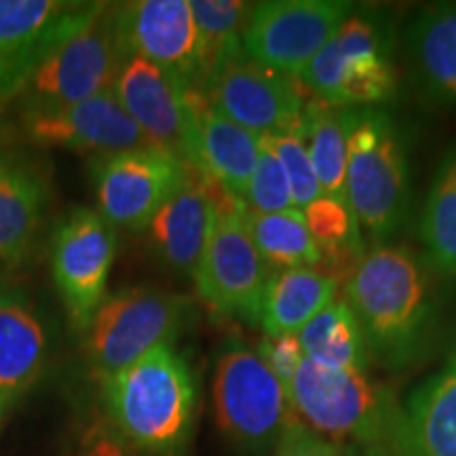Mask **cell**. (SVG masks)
I'll use <instances>...</instances> for the list:
<instances>
[{"label":"cell","instance_id":"6da1fadb","mask_svg":"<svg viewBox=\"0 0 456 456\" xmlns=\"http://www.w3.org/2000/svg\"><path fill=\"white\" fill-rule=\"evenodd\" d=\"M436 273L408 245H376L346 277L345 302L355 315L370 359L385 368L412 366L437 328Z\"/></svg>","mask_w":456,"mask_h":456},{"label":"cell","instance_id":"7a4b0ae2","mask_svg":"<svg viewBox=\"0 0 456 456\" xmlns=\"http://www.w3.org/2000/svg\"><path fill=\"white\" fill-rule=\"evenodd\" d=\"M106 419L144 456H182L195 423L197 387L174 346L146 353L102 380Z\"/></svg>","mask_w":456,"mask_h":456},{"label":"cell","instance_id":"3957f363","mask_svg":"<svg viewBox=\"0 0 456 456\" xmlns=\"http://www.w3.org/2000/svg\"><path fill=\"white\" fill-rule=\"evenodd\" d=\"M288 399L296 420L336 446L399 452L403 410L389 387L366 372L323 368L305 357Z\"/></svg>","mask_w":456,"mask_h":456},{"label":"cell","instance_id":"277c9868","mask_svg":"<svg viewBox=\"0 0 456 456\" xmlns=\"http://www.w3.org/2000/svg\"><path fill=\"white\" fill-rule=\"evenodd\" d=\"M346 201L374 248L397 235L406 220V134L383 106L346 108Z\"/></svg>","mask_w":456,"mask_h":456},{"label":"cell","instance_id":"5b68a950","mask_svg":"<svg viewBox=\"0 0 456 456\" xmlns=\"http://www.w3.org/2000/svg\"><path fill=\"white\" fill-rule=\"evenodd\" d=\"M311 98L336 108L383 106L397 91L395 28L380 9H353L298 77Z\"/></svg>","mask_w":456,"mask_h":456},{"label":"cell","instance_id":"8992f818","mask_svg":"<svg viewBox=\"0 0 456 456\" xmlns=\"http://www.w3.org/2000/svg\"><path fill=\"white\" fill-rule=\"evenodd\" d=\"M127 55L112 4L94 3L85 20L43 57L21 91V114L51 112L112 91Z\"/></svg>","mask_w":456,"mask_h":456},{"label":"cell","instance_id":"52a82bcc","mask_svg":"<svg viewBox=\"0 0 456 456\" xmlns=\"http://www.w3.org/2000/svg\"><path fill=\"white\" fill-rule=\"evenodd\" d=\"M192 315V302L157 288H127L108 296L85 332V353L100 380L146 353L174 346Z\"/></svg>","mask_w":456,"mask_h":456},{"label":"cell","instance_id":"ba28073f","mask_svg":"<svg viewBox=\"0 0 456 456\" xmlns=\"http://www.w3.org/2000/svg\"><path fill=\"white\" fill-rule=\"evenodd\" d=\"M212 182V228L195 273L197 294L214 313L258 323L271 269L249 235L245 208Z\"/></svg>","mask_w":456,"mask_h":456},{"label":"cell","instance_id":"9c48e42d","mask_svg":"<svg viewBox=\"0 0 456 456\" xmlns=\"http://www.w3.org/2000/svg\"><path fill=\"white\" fill-rule=\"evenodd\" d=\"M212 391L220 431L226 440L252 454L275 448L294 419L288 389L258 351L239 338L222 345Z\"/></svg>","mask_w":456,"mask_h":456},{"label":"cell","instance_id":"30bf717a","mask_svg":"<svg viewBox=\"0 0 456 456\" xmlns=\"http://www.w3.org/2000/svg\"><path fill=\"white\" fill-rule=\"evenodd\" d=\"M305 91L298 78L252 60L241 43L216 61L203 85L205 98L216 110L258 138L302 129L305 108L311 100Z\"/></svg>","mask_w":456,"mask_h":456},{"label":"cell","instance_id":"8fae6325","mask_svg":"<svg viewBox=\"0 0 456 456\" xmlns=\"http://www.w3.org/2000/svg\"><path fill=\"white\" fill-rule=\"evenodd\" d=\"M353 9L355 4L345 0L254 3L241 34V47L258 64L298 78Z\"/></svg>","mask_w":456,"mask_h":456},{"label":"cell","instance_id":"7c38bea8","mask_svg":"<svg viewBox=\"0 0 456 456\" xmlns=\"http://www.w3.org/2000/svg\"><path fill=\"white\" fill-rule=\"evenodd\" d=\"M191 171V165L155 146L95 159L91 163V182L98 212L114 228L144 231Z\"/></svg>","mask_w":456,"mask_h":456},{"label":"cell","instance_id":"4fadbf2b","mask_svg":"<svg viewBox=\"0 0 456 456\" xmlns=\"http://www.w3.org/2000/svg\"><path fill=\"white\" fill-rule=\"evenodd\" d=\"M117 254V231L100 212L78 208L57 226L51 271L74 328L87 332L108 298V277Z\"/></svg>","mask_w":456,"mask_h":456},{"label":"cell","instance_id":"5bb4252c","mask_svg":"<svg viewBox=\"0 0 456 456\" xmlns=\"http://www.w3.org/2000/svg\"><path fill=\"white\" fill-rule=\"evenodd\" d=\"M118 41L127 57H142L186 89L203 91L199 32L191 0H135L112 4Z\"/></svg>","mask_w":456,"mask_h":456},{"label":"cell","instance_id":"9a60e30c","mask_svg":"<svg viewBox=\"0 0 456 456\" xmlns=\"http://www.w3.org/2000/svg\"><path fill=\"white\" fill-rule=\"evenodd\" d=\"M114 94L148 144L195 169V121L184 85L142 57H127Z\"/></svg>","mask_w":456,"mask_h":456},{"label":"cell","instance_id":"2e32d148","mask_svg":"<svg viewBox=\"0 0 456 456\" xmlns=\"http://www.w3.org/2000/svg\"><path fill=\"white\" fill-rule=\"evenodd\" d=\"M91 4L0 0V106L21 95L43 57L81 24Z\"/></svg>","mask_w":456,"mask_h":456},{"label":"cell","instance_id":"e0dca14e","mask_svg":"<svg viewBox=\"0 0 456 456\" xmlns=\"http://www.w3.org/2000/svg\"><path fill=\"white\" fill-rule=\"evenodd\" d=\"M21 127L28 140L38 146L95 152L100 157L151 146L114 89L60 110L21 114Z\"/></svg>","mask_w":456,"mask_h":456},{"label":"cell","instance_id":"ac0fdd59","mask_svg":"<svg viewBox=\"0 0 456 456\" xmlns=\"http://www.w3.org/2000/svg\"><path fill=\"white\" fill-rule=\"evenodd\" d=\"M195 121V169L243 201L260 157V138L209 104L203 91L188 89Z\"/></svg>","mask_w":456,"mask_h":456},{"label":"cell","instance_id":"d6986e66","mask_svg":"<svg viewBox=\"0 0 456 456\" xmlns=\"http://www.w3.org/2000/svg\"><path fill=\"white\" fill-rule=\"evenodd\" d=\"M212 228V182L197 169L167 199L148 224L152 245L165 265L195 277Z\"/></svg>","mask_w":456,"mask_h":456},{"label":"cell","instance_id":"ffe728a7","mask_svg":"<svg viewBox=\"0 0 456 456\" xmlns=\"http://www.w3.org/2000/svg\"><path fill=\"white\" fill-rule=\"evenodd\" d=\"M410 78L440 106H456V3L420 11L403 37Z\"/></svg>","mask_w":456,"mask_h":456},{"label":"cell","instance_id":"44dd1931","mask_svg":"<svg viewBox=\"0 0 456 456\" xmlns=\"http://www.w3.org/2000/svg\"><path fill=\"white\" fill-rule=\"evenodd\" d=\"M399 454L456 456V357L410 395Z\"/></svg>","mask_w":456,"mask_h":456},{"label":"cell","instance_id":"7402d4cb","mask_svg":"<svg viewBox=\"0 0 456 456\" xmlns=\"http://www.w3.org/2000/svg\"><path fill=\"white\" fill-rule=\"evenodd\" d=\"M47 357V336L20 294L0 296V402L11 406L37 383Z\"/></svg>","mask_w":456,"mask_h":456},{"label":"cell","instance_id":"603a6c76","mask_svg":"<svg viewBox=\"0 0 456 456\" xmlns=\"http://www.w3.org/2000/svg\"><path fill=\"white\" fill-rule=\"evenodd\" d=\"M47 182L32 165L0 155V260L20 265L47 205Z\"/></svg>","mask_w":456,"mask_h":456},{"label":"cell","instance_id":"cb8c5ba5","mask_svg":"<svg viewBox=\"0 0 456 456\" xmlns=\"http://www.w3.org/2000/svg\"><path fill=\"white\" fill-rule=\"evenodd\" d=\"M338 279L322 269L273 271L260 309L265 336H298L302 328L336 300Z\"/></svg>","mask_w":456,"mask_h":456},{"label":"cell","instance_id":"d4e9b609","mask_svg":"<svg viewBox=\"0 0 456 456\" xmlns=\"http://www.w3.org/2000/svg\"><path fill=\"white\" fill-rule=\"evenodd\" d=\"M427 265L437 277L456 279V142L437 165L419 220Z\"/></svg>","mask_w":456,"mask_h":456},{"label":"cell","instance_id":"484cf974","mask_svg":"<svg viewBox=\"0 0 456 456\" xmlns=\"http://www.w3.org/2000/svg\"><path fill=\"white\" fill-rule=\"evenodd\" d=\"M313 243L319 252V269L336 279L349 277L366 256L362 226L349 201L322 195L302 209Z\"/></svg>","mask_w":456,"mask_h":456},{"label":"cell","instance_id":"4316f807","mask_svg":"<svg viewBox=\"0 0 456 456\" xmlns=\"http://www.w3.org/2000/svg\"><path fill=\"white\" fill-rule=\"evenodd\" d=\"M298 340L305 357L323 368L366 372L372 362L362 328L345 300H334L313 317Z\"/></svg>","mask_w":456,"mask_h":456},{"label":"cell","instance_id":"83f0119b","mask_svg":"<svg viewBox=\"0 0 456 456\" xmlns=\"http://www.w3.org/2000/svg\"><path fill=\"white\" fill-rule=\"evenodd\" d=\"M302 138L322 195L346 201V108L311 98L302 118Z\"/></svg>","mask_w":456,"mask_h":456},{"label":"cell","instance_id":"f1b7e54d","mask_svg":"<svg viewBox=\"0 0 456 456\" xmlns=\"http://www.w3.org/2000/svg\"><path fill=\"white\" fill-rule=\"evenodd\" d=\"M249 235L271 271L319 269V252L313 243L302 209L260 214L245 209Z\"/></svg>","mask_w":456,"mask_h":456},{"label":"cell","instance_id":"f546056e","mask_svg":"<svg viewBox=\"0 0 456 456\" xmlns=\"http://www.w3.org/2000/svg\"><path fill=\"white\" fill-rule=\"evenodd\" d=\"M191 9L199 32V53H201L205 85L216 61L228 49L241 43L252 4L239 3V0H191Z\"/></svg>","mask_w":456,"mask_h":456},{"label":"cell","instance_id":"4dcf8cb0","mask_svg":"<svg viewBox=\"0 0 456 456\" xmlns=\"http://www.w3.org/2000/svg\"><path fill=\"white\" fill-rule=\"evenodd\" d=\"M260 140L275 152L279 163H281L289 180V188H292L296 209H305L306 205L322 197V188H319L315 169H313L309 148L302 138V129L294 131V134L265 135Z\"/></svg>","mask_w":456,"mask_h":456},{"label":"cell","instance_id":"1f68e13d","mask_svg":"<svg viewBox=\"0 0 456 456\" xmlns=\"http://www.w3.org/2000/svg\"><path fill=\"white\" fill-rule=\"evenodd\" d=\"M243 208L249 212L275 214L285 209H296L289 180L279 163L275 152L260 140V157L252 180L243 197Z\"/></svg>","mask_w":456,"mask_h":456},{"label":"cell","instance_id":"d6a6232c","mask_svg":"<svg viewBox=\"0 0 456 456\" xmlns=\"http://www.w3.org/2000/svg\"><path fill=\"white\" fill-rule=\"evenodd\" d=\"M258 355L265 359V363L273 370V374L281 380V385L288 389L292 383L296 370L305 362V351L298 336H262L260 345L256 346Z\"/></svg>","mask_w":456,"mask_h":456},{"label":"cell","instance_id":"836d02e7","mask_svg":"<svg viewBox=\"0 0 456 456\" xmlns=\"http://www.w3.org/2000/svg\"><path fill=\"white\" fill-rule=\"evenodd\" d=\"M72 456H144L114 429L106 414L94 420L78 437Z\"/></svg>","mask_w":456,"mask_h":456},{"label":"cell","instance_id":"e575fe53","mask_svg":"<svg viewBox=\"0 0 456 456\" xmlns=\"http://www.w3.org/2000/svg\"><path fill=\"white\" fill-rule=\"evenodd\" d=\"M273 456H349V450L323 440L300 420L292 419L279 437Z\"/></svg>","mask_w":456,"mask_h":456},{"label":"cell","instance_id":"d590c367","mask_svg":"<svg viewBox=\"0 0 456 456\" xmlns=\"http://www.w3.org/2000/svg\"><path fill=\"white\" fill-rule=\"evenodd\" d=\"M349 456H399L395 450H349Z\"/></svg>","mask_w":456,"mask_h":456},{"label":"cell","instance_id":"8d00e7d4","mask_svg":"<svg viewBox=\"0 0 456 456\" xmlns=\"http://www.w3.org/2000/svg\"><path fill=\"white\" fill-rule=\"evenodd\" d=\"M4 410H7V406H4L3 402H0V419H3V414H4Z\"/></svg>","mask_w":456,"mask_h":456}]
</instances>
